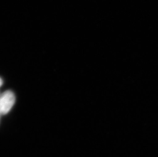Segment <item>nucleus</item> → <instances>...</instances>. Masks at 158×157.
Returning <instances> with one entry per match:
<instances>
[{
  "label": "nucleus",
  "instance_id": "obj_1",
  "mask_svg": "<svg viewBox=\"0 0 158 157\" xmlns=\"http://www.w3.org/2000/svg\"><path fill=\"white\" fill-rule=\"evenodd\" d=\"M15 102V95L12 91H7L3 93L0 96V114H7L12 109Z\"/></svg>",
  "mask_w": 158,
  "mask_h": 157
},
{
  "label": "nucleus",
  "instance_id": "obj_2",
  "mask_svg": "<svg viewBox=\"0 0 158 157\" xmlns=\"http://www.w3.org/2000/svg\"><path fill=\"white\" fill-rule=\"evenodd\" d=\"M2 84H3V81H2L1 78H0V86H2Z\"/></svg>",
  "mask_w": 158,
  "mask_h": 157
}]
</instances>
